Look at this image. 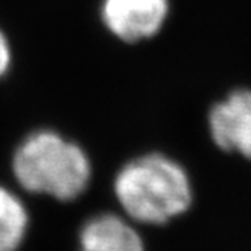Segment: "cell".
Listing matches in <instances>:
<instances>
[{"instance_id": "obj_1", "label": "cell", "mask_w": 251, "mask_h": 251, "mask_svg": "<svg viewBox=\"0 0 251 251\" xmlns=\"http://www.w3.org/2000/svg\"><path fill=\"white\" fill-rule=\"evenodd\" d=\"M113 194L129 220L137 225L170 224L193 207L194 186L181 162L163 152H147L121 165Z\"/></svg>"}, {"instance_id": "obj_2", "label": "cell", "mask_w": 251, "mask_h": 251, "mask_svg": "<svg viewBox=\"0 0 251 251\" xmlns=\"http://www.w3.org/2000/svg\"><path fill=\"white\" fill-rule=\"evenodd\" d=\"M13 176L25 191L72 202L87 193L93 179L88 152L54 129L29 132L12 158Z\"/></svg>"}, {"instance_id": "obj_3", "label": "cell", "mask_w": 251, "mask_h": 251, "mask_svg": "<svg viewBox=\"0 0 251 251\" xmlns=\"http://www.w3.org/2000/svg\"><path fill=\"white\" fill-rule=\"evenodd\" d=\"M170 12V0H101L100 20L118 41L137 44L157 36Z\"/></svg>"}, {"instance_id": "obj_4", "label": "cell", "mask_w": 251, "mask_h": 251, "mask_svg": "<svg viewBox=\"0 0 251 251\" xmlns=\"http://www.w3.org/2000/svg\"><path fill=\"white\" fill-rule=\"evenodd\" d=\"M207 129L219 150L251 160V88H235L215 101L207 114Z\"/></svg>"}, {"instance_id": "obj_5", "label": "cell", "mask_w": 251, "mask_h": 251, "mask_svg": "<svg viewBox=\"0 0 251 251\" xmlns=\"http://www.w3.org/2000/svg\"><path fill=\"white\" fill-rule=\"evenodd\" d=\"M78 251H147V247L137 224L124 214L100 212L80 227Z\"/></svg>"}, {"instance_id": "obj_6", "label": "cell", "mask_w": 251, "mask_h": 251, "mask_svg": "<svg viewBox=\"0 0 251 251\" xmlns=\"http://www.w3.org/2000/svg\"><path fill=\"white\" fill-rule=\"evenodd\" d=\"M29 214L17 194L0 186V251H18L26 238Z\"/></svg>"}, {"instance_id": "obj_7", "label": "cell", "mask_w": 251, "mask_h": 251, "mask_svg": "<svg viewBox=\"0 0 251 251\" xmlns=\"http://www.w3.org/2000/svg\"><path fill=\"white\" fill-rule=\"evenodd\" d=\"M10 65H12V48L5 33L0 28V78L8 72Z\"/></svg>"}]
</instances>
